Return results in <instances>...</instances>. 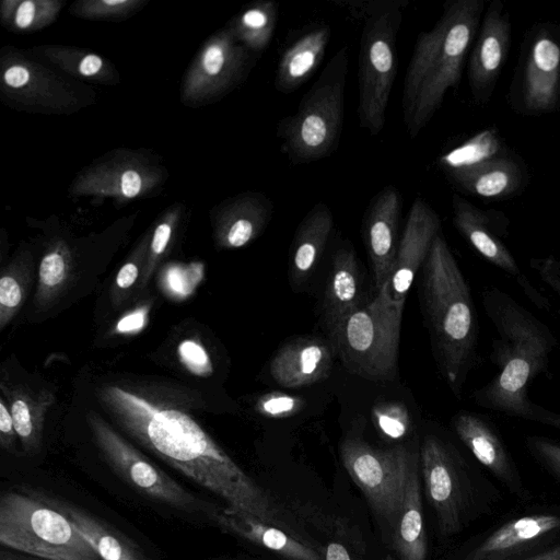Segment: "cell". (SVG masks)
Wrapping results in <instances>:
<instances>
[{
    "label": "cell",
    "mask_w": 560,
    "mask_h": 560,
    "mask_svg": "<svg viewBox=\"0 0 560 560\" xmlns=\"http://www.w3.org/2000/svg\"><path fill=\"white\" fill-rule=\"evenodd\" d=\"M527 420L537 421L560 430V415L549 411L534 402H529Z\"/></svg>",
    "instance_id": "cell-48"
},
{
    "label": "cell",
    "mask_w": 560,
    "mask_h": 560,
    "mask_svg": "<svg viewBox=\"0 0 560 560\" xmlns=\"http://www.w3.org/2000/svg\"><path fill=\"white\" fill-rule=\"evenodd\" d=\"M404 305L392 298L386 283L328 332L335 355L351 373L377 383L396 377Z\"/></svg>",
    "instance_id": "cell-7"
},
{
    "label": "cell",
    "mask_w": 560,
    "mask_h": 560,
    "mask_svg": "<svg viewBox=\"0 0 560 560\" xmlns=\"http://www.w3.org/2000/svg\"><path fill=\"white\" fill-rule=\"evenodd\" d=\"M421 299L440 371L459 397L476 362L478 324L469 287L441 232L422 265Z\"/></svg>",
    "instance_id": "cell-3"
},
{
    "label": "cell",
    "mask_w": 560,
    "mask_h": 560,
    "mask_svg": "<svg viewBox=\"0 0 560 560\" xmlns=\"http://www.w3.org/2000/svg\"><path fill=\"white\" fill-rule=\"evenodd\" d=\"M180 210L174 207L164 213L150 236L147 259L142 269L140 284L144 287L158 262L166 252L179 220Z\"/></svg>",
    "instance_id": "cell-38"
},
{
    "label": "cell",
    "mask_w": 560,
    "mask_h": 560,
    "mask_svg": "<svg viewBox=\"0 0 560 560\" xmlns=\"http://www.w3.org/2000/svg\"><path fill=\"white\" fill-rule=\"evenodd\" d=\"M32 279L31 256L15 258L2 271L0 278V329L13 319L23 305Z\"/></svg>",
    "instance_id": "cell-35"
},
{
    "label": "cell",
    "mask_w": 560,
    "mask_h": 560,
    "mask_svg": "<svg viewBox=\"0 0 560 560\" xmlns=\"http://www.w3.org/2000/svg\"><path fill=\"white\" fill-rule=\"evenodd\" d=\"M73 258L67 243L56 240L45 250L38 267L34 302L38 308L50 307L69 287Z\"/></svg>",
    "instance_id": "cell-32"
},
{
    "label": "cell",
    "mask_w": 560,
    "mask_h": 560,
    "mask_svg": "<svg viewBox=\"0 0 560 560\" xmlns=\"http://www.w3.org/2000/svg\"><path fill=\"white\" fill-rule=\"evenodd\" d=\"M38 493L71 521L103 560H148L125 535L88 512L67 501Z\"/></svg>",
    "instance_id": "cell-30"
},
{
    "label": "cell",
    "mask_w": 560,
    "mask_h": 560,
    "mask_svg": "<svg viewBox=\"0 0 560 560\" xmlns=\"http://www.w3.org/2000/svg\"><path fill=\"white\" fill-rule=\"evenodd\" d=\"M145 0H79L71 5V13L85 20L119 21L135 14Z\"/></svg>",
    "instance_id": "cell-36"
},
{
    "label": "cell",
    "mask_w": 560,
    "mask_h": 560,
    "mask_svg": "<svg viewBox=\"0 0 560 560\" xmlns=\"http://www.w3.org/2000/svg\"><path fill=\"white\" fill-rule=\"evenodd\" d=\"M334 225L330 208L315 203L298 225L290 250L289 275L293 285L303 284L316 268Z\"/></svg>",
    "instance_id": "cell-26"
},
{
    "label": "cell",
    "mask_w": 560,
    "mask_h": 560,
    "mask_svg": "<svg viewBox=\"0 0 560 560\" xmlns=\"http://www.w3.org/2000/svg\"><path fill=\"white\" fill-rule=\"evenodd\" d=\"M0 388L23 451L28 455L36 454L43 442L46 413L55 402L54 393L45 388L35 390L4 382H1Z\"/></svg>",
    "instance_id": "cell-28"
},
{
    "label": "cell",
    "mask_w": 560,
    "mask_h": 560,
    "mask_svg": "<svg viewBox=\"0 0 560 560\" xmlns=\"http://www.w3.org/2000/svg\"><path fill=\"white\" fill-rule=\"evenodd\" d=\"M0 542L45 560H103L71 521L34 490L1 495Z\"/></svg>",
    "instance_id": "cell-8"
},
{
    "label": "cell",
    "mask_w": 560,
    "mask_h": 560,
    "mask_svg": "<svg viewBox=\"0 0 560 560\" xmlns=\"http://www.w3.org/2000/svg\"><path fill=\"white\" fill-rule=\"evenodd\" d=\"M372 420L376 430L389 440L406 436L411 427V419L405 405L397 401H383L372 409Z\"/></svg>",
    "instance_id": "cell-39"
},
{
    "label": "cell",
    "mask_w": 560,
    "mask_h": 560,
    "mask_svg": "<svg viewBox=\"0 0 560 560\" xmlns=\"http://www.w3.org/2000/svg\"><path fill=\"white\" fill-rule=\"evenodd\" d=\"M525 446L532 457L560 485V443L544 436L527 435Z\"/></svg>",
    "instance_id": "cell-41"
},
{
    "label": "cell",
    "mask_w": 560,
    "mask_h": 560,
    "mask_svg": "<svg viewBox=\"0 0 560 560\" xmlns=\"http://www.w3.org/2000/svg\"><path fill=\"white\" fill-rule=\"evenodd\" d=\"M451 179L469 194L500 198L513 194L522 180L520 166L509 158L494 156L447 168Z\"/></svg>",
    "instance_id": "cell-29"
},
{
    "label": "cell",
    "mask_w": 560,
    "mask_h": 560,
    "mask_svg": "<svg viewBox=\"0 0 560 560\" xmlns=\"http://www.w3.org/2000/svg\"><path fill=\"white\" fill-rule=\"evenodd\" d=\"M425 493L443 537L462 532L490 514L502 499L500 489L446 441L427 435L420 446Z\"/></svg>",
    "instance_id": "cell-5"
},
{
    "label": "cell",
    "mask_w": 560,
    "mask_h": 560,
    "mask_svg": "<svg viewBox=\"0 0 560 560\" xmlns=\"http://www.w3.org/2000/svg\"><path fill=\"white\" fill-rule=\"evenodd\" d=\"M362 280L355 253L340 248L332 258L322 302V315L328 332L362 307Z\"/></svg>",
    "instance_id": "cell-23"
},
{
    "label": "cell",
    "mask_w": 560,
    "mask_h": 560,
    "mask_svg": "<svg viewBox=\"0 0 560 560\" xmlns=\"http://www.w3.org/2000/svg\"><path fill=\"white\" fill-rule=\"evenodd\" d=\"M524 560H560V541Z\"/></svg>",
    "instance_id": "cell-51"
},
{
    "label": "cell",
    "mask_w": 560,
    "mask_h": 560,
    "mask_svg": "<svg viewBox=\"0 0 560 560\" xmlns=\"http://www.w3.org/2000/svg\"><path fill=\"white\" fill-rule=\"evenodd\" d=\"M35 50L50 63L73 77L100 83L117 82V72L110 62L97 54L59 45L40 46Z\"/></svg>",
    "instance_id": "cell-34"
},
{
    "label": "cell",
    "mask_w": 560,
    "mask_h": 560,
    "mask_svg": "<svg viewBox=\"0 0 560 560\" xmlns=\"http://www.w3.org/2000/svg\"><path fill=\"white\" fill-rule=\"evenodd\" d=\"M393 545L402 560H425L427 538L422 517L418 458L410 469L402 506L394 526Z\"/></svg>",
    "instance_id": "cell-31"
},
{
    "label": "cell",
    "mask_w": 560,
    "mask_h": 560,
    "mask_svg": "<svg viewBox=\"0 0 560 560\" xmlns=\"http://www.w3.org/2000/svg\"><path fill=\"white\" fill-rule=\"evenodd\" d=\"M230 32L214 33L202 46L184 77L180 96L188 106L214 102L247 75L254 59Z\"/></svg>",
    "instance_id": "cell-12"
},
{
    "label": "cell",
    "mask_w": 560,
    "mask_h": 560,
    "mask_svg": "<svg viewBox=\"0 0 560 560\" xmlns=\"http://www.w3.org/2000/svg\"><path fill=\"white\" fill-rule=\"evenodd\" d=\"M533 266L541 279L560 294V261L549 257L534 260Z\"/></svg>",
    "instance_id": "cell-46"
},
{
    "label": "cell",
    "mask_w": 560,
    "mask_h": 560,
    "mask_svg": "<svg viewBox=\"0 0 560 560\" xmlns=\"http://www.w3.org/2000/svg\"><path fill=\"white\" fill-rule=\"evenodd\" d=\"M278 15L279 9L275 1H257L235 15L228 28L248 50L260 52L273 37Z\"/></svg>",
    "instance_id": "cell-33"
},
{
    "label": "cell",
    "mask_w": 560,
    "mask_h": 560,
    "mask_svg": "<svg viewBox=\"0 0 560 560\" xmlns=\"http://www.w3.org/2000/svg\"><path fill=\"white\" fill-rule=\"evenodd\" d=\"M340 456L374 512L395 526L417 456L405 446L378 450L357 439L341 442Z\"/></svg>",
    "instance_id": "cell-10"
},
{
    "label": "cell",
    "mask_w": 560,
    "mask_h": 560,
    "mask_svg": "<svg viewBox=\"0 0 560 560\" xmlns=\"http://www.w3.org/2000/svg\"><path fill=\"white\" fill-rule=\"evenodd\" d=\"M0 65L1 92L11 103L44 113L70 114L81 107L70 82L21 52L9 50Z\"/></svg>",
    "instance_id": "cell-13"
},
{
    "label": "cell",
    "mask_w": 560,
    "mask_h": 560,
    "mask_svg": "<svg viewBox=\"0 0 560 560\" xmlns=\"http://www.w3.org/2000/svg\"><path fill=\"white\" fill-rule=\"evenodd\" d=\"M21 0H3L0 4L1 21L5 26L12 25L16 9Z\"/></svg>",
    "instance_id": "cell-49"
},
{
    "label": "cell",
    "mask_w": 560,
    "mask_h": 560,
    "mask_svg": "<svg viewBox=\"0 0 560 560\" xmlns=\"http://www.w3.org/2000/svg\"><path fill=\"white\" fill-rule=\"evenodd\" d=\"M511 38L509 18L502 4L493 2L488 9L472 49L468 77L476 97H483L493 86L506 59Z\"/></svg>",
    "instance_id": "cell-20"
},
{
    "label": "cell",
    "mask_w": 560,
    "mask_h": 560,
    "mask_svg": "<svg viewBox=\"0 0 560 560\" xmlns=\"http://www.w3.org/2000/svg\"><path fill=\"white\" fill-rule=\"evenodd\" d=\"M98 397L129 435L228 508L279 522L264 491L184 409L118 385H105Z\"/></svg>",
    "instance_id": "cell-1"
},
{
    "label": "cell",
    "mask_w": 560,
    "mask_h": 560,
    "mask_svg": "<svg viewBox=\"0 0 560 560\" xmlns=\"http://www.w3.org/2000/svg\"><path fill=\"white\" fill-rule=\"evenodd\" d=\"M215 523L233 534L291 560H322L310 546L276 525L238 510L226 508L212 514Z\"/></svg>",
    "instance_id": "cell-27"
},
{
    "label": "cell",
    "mask_w": 560,
    "mask_h": 560,
    "mask_svg": "<svg viewBox=\"0 0 560 560\" xmlns=\"http://www.w3.org/2000/svg\"><path fill=\"white\" fill-rule=\"evenodd\" d=\"M272 202L257 191H246L225 200L214 218V235L222 248L234 249L256 240L267 228Z\"/></svg>",
    "instance_id": "cell-21"
},
{
    "label": "cell",
    "mask_w": 560,
    "mask_h": 560,
    "mask_svg": "<svg viewBox=\"0 0 560 560\" xmlns=\"http://www.w3.org/2000/svg\"><path fill=\"white\" fill-rule=\"evenodd\" d=\"M482 304L497 334L491 360L498 373L475 392L474 400L486 409L525 419L530 402L528 385L545 370L557 339L528 310L495 287L485 289Z\"/></svg>",
    "instance_id": "cell-2"
},
{
    "label": "cell",
    "mask_w": 560,
    "mask_h": 560,
    "mask_svg": "<svg viewBox=\"0 0 560 560\" xmlns=\"http://www.w3.org/2000/svg\"><path fill=\"white\" fill-rule=\"evenodd\" d=\"M86 419L103 456L116 474L132 488L182 510L197 509L198 502L191 493L151 463L98 413L89 411Z\"/></svg>",
    "instance_id": "cell-11"
},
{
    "label": "cell",
    "mask_w": 560,
    "mask_h": 560,
    "mask_svg": "<svg viewBox=\"0 0 560 560\" xmlns=\"http://www.w3.org/2000/svg\"><path fill=\"white\" fill-rule=\"evenodd\" d=\"M331 343L316 337H299L285 342L269 363L273 381L284 388H299L326 378L334 361Z\"/></svg>",
    "instance_id": "cell-19"
},
{
    "label": "cell",
    "mask_w": 560,
    "mask_h": 560,
    "mask_svg": "<svg viewBox=\"0 0 560 560\" xmlns=\"http://www.w3.org/2000/svg\"><path fill=\"white\" fill-rule=\"evenodd\" d=\"M452 206L454 225L467 242L489 262L522 282L521 270L489 215L458 195L453 196Z\"/></svg>",
    "instance_id": "cell-25"
},
{
    "label": "cell",
    "mask_w": 560,
    "mask_h": 560,
    "mask_svg": "<svg viewBox=\"0 0 560 560\" xmlns=\"http://www.w3.org/2000/svg\"><path fill=\"white\" fill-rule=\"evenodd\" d=\"M334 2L345 8L353 18L364 21L384 11L407 5V2L401 0H335Z\"/></svg>",
    "instance_id": "cell-44"
},
{
    "label": "cell",
    "mask_w": 560,
    "mask_h": 560,
    "mask_svg": "<svg viewBox=\"0 0 560 560\" xmlns=\"http://www.w3.org/2000/svg\"><path fill=\"white\" fill-rule=\"evenodd\" d=\"M304 407V400L294 395L271 392L261 395L255 402V410L267 418H288L298 413Z\"/></svg>",
    "instance_id": "cell-40"
},
{
    "label": "cell",
    "mask_w": 560,
    "mask_h": 560,
    "mask_svg": "<svg viewBox=\"0 0 560 560\" xmlns=\"http://www.w3.org/2000/svg\"><path fill=\"white\" fill-rule=\"evenodd\" d=\"M348 65L343 45L303 95L294 115L278 124L281 151L292 164L316 162L336 150L343 126Z\"/></svg>",
    "instance_id": "cell-6"
},
{
    "label": "cell",
    "mask_w": 560,
    "mask_h": 560,
    "mask_svg": "<svg viewBox=\"0 0 560 560\" xmlns=\"http://www.w3.org/2000/svg\"><path fill=\"white\" fill-rule=\"evenodd\" d=\"M452 427L475 459L518 500L528 501L533 494L495 425L475 412L454 416Z\"/></svg>",
    "instance_id": "cell-16"
},
{
    "label": "cell",
    "mask_w": 560,
    "mask_h": 560,
    "mask_svg": "<svg viewBox=\"0 0 560 560\" xmlns=\"http://www.w3.org/2000/svg\"><path fill=\"white\" fill-rule=\"evenodd\" d=\"M482 1L450 2L435 25L418 34L402 86L406 130L416 138L457 85L476 33Z\"/></svg>",
    "instance_id": "cell-4"
},
{
    "label": "cell",
    "mask_w": 560,
    "mask_h": 560,
    "mask_svg": "<svg viewBox=\"0 0 560 560\" xmlns=\"http://www.w3.org/2000/svg\"><path fill=\"white\" fill-rule=\"evenodd\" d=\"M325 560H351L345 546L339 542H330L326 547Z\"/></svg>",
    "instance_id": "cell-50"
},
{
    "label": "cell",
    "mask_w": 560,
    "mask_h": 560,
    "mask_svg": "<svg viewBox=\"0 0 560 560\" xmlns=\"http://www.w3.org/2000/svg\"><path fill=\"white\" fill-rule=\"evenodd\" d=\"M162 180V171L147 159L133 152L118 151L81 171L69 192L72 196L112 197L122 202L149 196Z\"/></svg>",
    "instance_id": "cell-14"
},
{
    "label": "cell",
    "mask_w": 560,
    "mask_h": 560,
    "mask_svg": "<svg viewBox=\"0 0 560 560\" xmlns=\"http://www.w3.org/2000/svg\"><path fill=\"white\" fill-rule=\"evenodd\" d=\"M401 206L398 189L387 185L373 197L364 213L363 238L377 291L389 282L394 269Z\"/></svg>",
    "instance_id": "cell-17"
},
{
    "label": "cell",
    "mask_w": 560,
    "mask_h": 560,
    "mask_svg": "<svg viewBox=\"0 0 560 560\" xmlns=\"http://www.w3.org/2000/svg\"><path fill=\"white\" fill-rule=\"evenodd\" d=\"M560 541V510L510 518L482 535L460 560H524Z\"/></svg>",
    "instance_id": "cell-15"
},
{
    "label": "cell",
    "mask_w": 560,
    "mask_h": 560,
    "mask_svg": "<svg viewBox=\"0 0 560 560\" xmlns=\"http://www.w3.org/2000/svg\"><path fill=\"white\" fill-rule=\"evenodd\" d=\"M148 307L141 306L121 317L116 324L117 334H133L143 328L147 323Z\"/></svg>",
    "instance_id": "cell-47"
},
{
    "label": "cell",
    "mask_w": 560,
    "mask_h": 560,
    "mask_svg": "<svg viewBox=\"0 0 560 560\" xmlns=\"http://www.w3.org/2000/svg\"><path fill=\"white\" fill-rule=\"evenodd\" d=\"M0 560H42V558L26 553L23 555V552L8 548V550H1Z\"/></svg>",
    "instance_id": "cell-52"
},
{
    "label": "cell",
    "mask_w": 560,
    "mask_h": 560,
    "mask_svg": "<svg viewBox=\"0 0 560 560\" xmlns=\"http://www.w3.org/2000/svg\"><path fill=\"white\" fill-rule=\"evenodd\" d=\"M150 236H145L136 248L130 259H128L118 270L114 281V302L118 303L124 299V294L136 284L139 279L140 269L144 266Z\"/></svg>",
    "instance_id": "cell-42"
},
{
    "label": "cell",
    "mask_w": 560,
    "mask_h": 560,
    "mask_svg": "<svg viewBox=\"0 0 560 560\" xmlns=\"http://www.w3.org/2000/svg\"><path fill=\"white\" fill-rule=\"evenodd\" d=\"M177 353L180 362L194 374L208 376L212 372V362L208 351L196 339L183 340Z\"/></svg>",
    "instance_id": "cell-43"
},
{
    "label": "cell",
    "mask_w": 560,
    "mask_h": 560,
    "mask_svg": "<svg viewBox=\"0 0 560 560\" xmlns=\"http://www.w3.org/2000/svg\"><path fill=\"white\" fill-rule=\"evenodd\" d=\"M62 4L60 0L21 1L11 27L25 32L44 28L56 20Z\"/></svg>",
    "instance_id": "cell-37"
},
{
    "label": "cell",
    "mask_w": 560,
    "mask_h": 560,
    "mask_svg": "<svg viewBox=\"0 0 560 560\" xmlns=\"http://www.w3.org/2000/svg\"><path fill=\"white\" fill-rule=\"evenodd\" d=\"M560 93V46L549 35L533 43L524 71L525 106L535 112L548 110Z\"/></svg>",
    "instance_id": "cell-24"
},
{
    "label": "cell",
    "mask_w": 560,
    "mask_h": 560,
    "mask_svg": "<svg viewBox=\"0 0 560 560\" xmlns=\"http://www.w3.org/2000/svg\"><path fill=\"white\" fill-rule=\"evenodd\" d=\"M19 440L11 412L5 399L0 397V444L7 452L15 453L16 441Z\"/></svg>",
    "instance_id": "cell-45"
},
{
    "label": "cell",
    "mask_w": 560,
    "mask_h": 560,
    "mask_svg": "<svg viewBox=\"0 0 560 560\" xmlns=\"http://www.w3.org/2000/svg\"><path fill=\"white\" fill-rule=\"evenodd\" d=\"M331 30L328 24L307 26L283 49L276 71L275 88L289 94L304 84L320 66L329 44Z\"/></svg>",
    "instance_id": "cell-22"
},
{
    "label": "cell",
    "mask_w": 560,
    "mask_h": 560,
    "mask_svg": "<svg viewBox=\"0 0 560 560\" xmlns=\"http://www.w3.org/2000/svg\"><path fill=\"white\" fill-rule=\"evenodd\" d=\"M404 8H395L364 21L359 48V104L361 128L371 136L382 132L397 73L396 43Z\"/></svg>",
    "instance_id": "cell-9"
},
{
    "label": "cell",
    "mask_w": 560,
    "mask_h": 560,
    "mask_svg": "<svg viewBox=\"0 0 560 560\" xmlns=\"http://www.w3.org/2000/svg\"><path fill=\"white\" fill-rule=\"evenodd\" d=\"M439 232H441V222L436 212L425 200L416 198L399 240L394 269L388 282L394 300L406 301L415 276L422 267Z\"/></svg>",
    "instance_id": "cell-18"
}]
</instances>
